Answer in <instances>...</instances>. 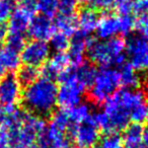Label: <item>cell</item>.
<instances>
[{
	"label": "cell",
	"instance_id": "1",
	"mask_svg": "<svg viewBox=\"0 0 148 148\" xmlns=\"http://www.w3.org/2000/svg\"><path fill=\"white\" fill-rule=\"evenodd\" d=\"M58 86L54 80L39 77L36 81L25 86L21 99L25 108L31 114L46 117L54 113L57 106Z\"/></svg>",
	"mask_w": 148,
	"mask_h": 148
},
{
	"label": "cell",
	"instance_id": "2",
	"mask_svg": "<svg viewBox=\"0 0 148 148\" xmlns=\"http://www.w3.org/2000/svg\"><path fill=\"white\" fill-rule=\"evenodd\" d=\"M125 40L120 37L108 40L91 39L86 50L89 62L101 67H121L126 63Z\"/></svg>",
	"mask_w": 148,
	"mask_h": 148
},
{
	"label": "cell",
	"instance_id": "3",
	"mask_svg": "<svg viewBox=\"0 0 148 148\" xmlns=\"http://www.w3.org/2000/svg\"><path fill=\"white\" fill-rule=\"evenodd\" d=\"M119 70L114 67H101L97 71L89 87L88 99L93 105H103L120 86Z\"/></svg>",
	"mask_w": 148,
	"mask_h": 148
},
{
	"label": "cell",
	"instance_id": "4",
	"mask_svg": "<svg viewBox=\"0 0 148 148\" xmlns=\"http://www.w3.org/2000/svg\"><path fill=\"white\" fill-rule=\"evenodd\" d=\"M45 127L43 118L27 113L21 125L6 129L10 136L11 148H34L38 136Z\"/></svg>",
	"mask_w": 148,
	"mask_h": 148
},
{
	"label": "cell",
	"instance_id": "5",
	"mask_svg": "<svg viewBox=\"0 0 148 148\" xmlns=\"http://www.w3.org/2000/svg\"><path fill=\"white\" fill-rule=\"evenodd\" d=\"M60 86L58 87L57 103L62 109H70L82 103L85 87L77 80L74 68L64 70L58 77Z\"/></svg>",
	"mask_w": 148,
	"mask_h": 148
},
{
	"label": "cell",
	"instance_id": "6",
	"mask_svg": "<svg viewBox=\"0 0 148 148\" xmlns=\"http://www.w3.org/2000/svg\"><path fill=\"white\" fill-rule=\"evenodd\" d=\"M103 113L109 121L110 133H118L125 130L130 122V110L116 91L105 103Z\"/></svg>",
	"mask_w": 148,
	"mask_h": 148
},
{
	"label": "cell",
	"instance_id": "7",
	"mask_svg": "<svg viewBox=\"0 0 148 148\" xmlns=\"http://www.w3.org/2000/svg\"><path fill=\"white\" fill-rule=\"evenodd\" d=\"M36 12L37 7L35 0H21V2L13 9L8 19V32L25 34Z\"/></svg>",
	"mask_w": 148,
	"mask_h": 148
},
{
	"label": "cell",
	"instance_id": "8",
	"mask_svg": "<svg viewBox=\"0 0 148 148\" xmlns=\"http://www.w3.org/2000/svg\"><path fill=\"white\" fill-rule=\"evenodd\" d=\"M129 64L137 71L148 70V42L140 36H130L125 41Z\"/></svg>",
	"mask_w": 148,
	"mask_h": 148
},
{
	"label": "cell",
	"instance_id": "9",
	"mask_svg": "<svg viewBox=\"0 0 148 148\" xmlns=\"http://www.w3.org/2000/svg\"><path fill=\"white\" fill-rule=\"evenodd\" d=\"M51 48L47 42L33 41L25 43L21 51V59L25 65L38 68L42 67L50 58Z\"/></svg>",
	"mask_w": 148,
	"mask_h": 148
},
{
	"label": "cell",
	"instance_id": "10",
	"mask_svg": "<svg viewBox=\"0 0 148 148\" xmlns=\"http://www.w3.org/2000/svg\"><path fill=\"white\" fill-rule=\"evenodd\" d=\"M21 95L23 86L14 74H5L0 78V107H17Z\"/></svg>",
	"mask_w": 148,
	"mask_h": 148
},
{
	"label": "cell",
	"instance_id": "11",
	"mask_svg": "<svg viewBox=\"0 0 148 148\" xmlns=\"http://www.w3.org/2000/svg\"><path fill=\"white\" fill-rule=\"evenodd\" d=\"M69 133L74 142L80 148H95L101 140V132L90 121L72 126Z\"/></svg>",
	"mask_w": 148,
	"mask_h": 148
},
{
	"label": "cell",
	"instance_id": "12",
	"mask_svg": "<svg viewBox=\"0 0 148 148\" xmlns=\"http://www.w3.org/2000/svg\"><path fill=\"white\" fill-rule=\"evenodd\" d=\"M38 148H69L68 133L49 124L39 134L36 141Z\"/></svg>",
	"mask_w": 148,
	"mask_h": 148
},
{
	"label": "cell",
	"instance_id": "13",
	"mask_svg": "<svg viewBox=\"0 0 148 148\" xmlns=\"http://www.w3.org/2000/svg\"><path fill=\"white\" fill-rule=\"evenodd\" d=\"M92 38L88 35L77 31L71 37L68 47V59L72 68H76L84 63V57L89 42Z\"/></svg>",
	"mask_w": 148,
	"mask_h": 148
},
{
	"label": "cell",
	"instance_id": "14",
	"mask_svg": "<svg viewBox=\"0 0 148 148\" xmlns=\"http://www.w3.org/2000/svg\"><path fill=\"white\" fill-rule=\"evenodd\" d=\"M56 32L54 21L45 15H35L27 29V34L33 40L47 42Z\"/></svg>",
	"mask_w": 148,
	"mask_h": 148
},
{
	"label": "cell",
	"instance_id": "15",
	"mask_svg": "<svg viewBox=\"0 0 148 148\" xmlns=\"http://www.w3.org/2000/svg\"><path fill=\"white\" fill-rule=\"evenodd\" d=\"M69 59H68L67 53L61 52V53H55L48 59V61L42 66L40 74L42 77L54 80L58 79L59 75L69 68Z\"/></svg>",
	"mask_w": 148,
	"mask_h": 148
},
{
	"label": "cell",
	"instance_id": "16",
	"mask_svg": "<svg viewBox=\"0 0 148 148\" xmlns=\"http://www.w3.org/2000/svg\"><path fill=\"white\" fill-rule=\"evenodd\" d=\"M95 32L101 40L112 39L121 35L119 15L111 12H106L103 15L99 16Z\"/></svg>",
	"mask_w": 148,
	"mask_h": 148
},
{
	"label": "cell",
	"instance_id": "17",
	"mask_svg": "<svg viewBox=\"0 0 148 148\" xmlns=\"http://www.w3.org/2000/svg\"><path fill=\"white\" fill-rule=\"evenodd\" d=\"M21 64V52L3 46L0 50V75L10 74L19 69Z\"/></svg>",
	"mask_w": 148,
	"mask_h": 148
},
{
	"label": "cell",
	"instance_id": "18",
	"mask_svg": "<svg viewBox=\"0 0 148 148\" xmlns=\"http://www.w3.org/2000/svg\"><path fill=\"white\" fill-rule=\"evenodd\" d=\"M76 18L78 31L85 35L90 36L97 29L99 15L97 11L91 7H83L82 9H80Z\"/></svg>",
	"mask_w": 148,
	"mask_h": 148
},
{
	"label": "cell",
	"instance_id": "19",
	"mask_svg": "<svg viewBox=\"0 0 148 148\" xmlns=\"http://www.w3.org/2000/svg\"><path fill=\"white\" fill-rule=\"evenodd\" d=\"M144 128L139 124H130L124 130L123 140L124 148H144L143 145Z\"/></svg>",
	"mask_w": 148,
	"mask_h": 148
},
{
	"label": "cell",
	"instance_id": "20",
	"mask_svg": "<svg viewBox=\"0 0 148 148\" xmlns=\"http://www.w3.org/2000/svg\"><path fill=\"white\" fill-rule=\"evenodd\" d=\"M120 84L125 88L136 89L141 83V76L129 63H125L119 67Z\"/></svg>",
	"mask_w": 148,
	"mask_h": 148
},
{
	"label": "cell",
	"instance_id": "21",
	"mask_svg": "<svg viewBox=\"0 0 148 148\" xmlns=\"http://www.w3.org/2000/svg\"><path fill=\"white\" fill-rule=\"evenodd\" d=\"M54 25L57 32L64 34L68 37H72L74 34L78 31V25H77V18L76 15H65L59 14L57 15Z\"/></svg>",
	"mask_w": 148,
	"mask_h": 148
},
{
	"label": "cell",
	"instance_id": "22",
	"mask_svg": "<svg viewBox=\"0 0 148 148\" xmlns=\"http://www.w3.org/2000/svg\"><path fill=\"white\" fill-rule=\"evenodd\" d=\"M66 111H67L68 118L72 126L79 125V124L86 122L92 113L90 106L86 103H80L70 109H66Z\"/></svg>",
	"mask_w": 148,
	"mask_h": 148
},
{
	"label": "cell",
	"instance_id": "23",
	"mask_svg": "<svg viewBox=\"0 0 148 148\" xmlns=\"http://www.w3.org/2000/svg\"><path fill=\"white\" fill-rule=\"evenodd\" d=\"M74 70L77 80L85 87V89L90 87L97 71L95 66L90 62H84L80 66L74 68Z\"/></svg>",
	"mask_w": 148,
	"mask_h": 148
},
{
	"label": "cell",
	"instance_id": "24",
	"mask_svg": "<svg viewBox=\"0 0 148 148\" xmlns=\"http://www.w3.org/2000/svg\"><path fill=\"white\" fill-rule=\"evenodd\" d=\"M15 76L21 86H27L39 78L40 71L38 68L25 65L23 67H19V69L17 70V75Z\"/></svg>",
	"mask_w": 148,
	"mask_h": 148
},
{
	"label": "cell",
	"instance_id": "25",
	"mask_svg": "<svg viewBox=\"0 0 148 148\" xmlns=\"http://www.w3.org/2000/svg\"><path fill=\"white\" fill-rule=\"evenodd\" d=\"M148 120V101H142L133 108L130 112V121L134 124L142 125Z\"/></svg>",
	"mask_w": 148,
	"mask_h": 148
},
{
	"label": "cell",
	"instance_id": "26",
	"mask_svg": "<svg viewBox=\"0 0 148 148\" xmlns=\"http://www.w3.org/2000/svg\"><path fill=\"white\" fill-rule=\"evenodd\" d=\"M37 11H40L42 15L53 17L56 15L59 6V0H35Z\"/></svg>",
	"mask_w": 148,
	"mask_h": 148
},
{
	"label": "cell",
	"instance_id": "27",
	"mask_svg": "<svg viewBox=\"0 0 148 148\" xmlns=\"http://www.w3.org/2000/svg\"><path fill=\"white\" fill-rule=\"evenodd\" d=\"M50 124L56 126V127L60 128V129L64 130L67 133H69V130L71 129L72 125L69 121V118H68V114L66 109H61L59 111H56L52 114L51 122Z\"/></svg>",
	"mask_w": 148,
	"mask_h": 148
},
{
	"label": "cell",
	"instance_id": "28",
	"mask_svg": "<svg viewBox=\"0 0 148 148\" xmlns=\"http://www.w3.org/2000/svg\"><path fill=\"white\" fill-rule=\"evenodd\" d=\"M70 43V39L68 36L60 33V32H55L54 35L50 39V48L55 50L56 53H61L68 50Z\"/></svg>",
	"mask_w": 148,
	"mask_h": 148
},
{
	"label": "cell",
	"instance_id": "29",
	"mask_svg": "<svg viewBox=\"0 0 148 148\" xmlns=\"http://www.w3.org/2000/svg\"><path fill=\"white\" fill-rule=\"evenodd\" d=\"M120 27H121V35L131 36L132 32L136 29V18L131 14H120Z\"/></svg>",
	"mask_w": 148,
	"mask_h": 148
},
{
	"label": "cell",
	"instance_id": "30",
	"mask_svg": "<svg viewBox=\"0 0 148 148\" xmlns=\"http://www.w3.org/2000/svg\"><path fill=\"white\" fill-rule=\"evenodd\" d=\"M6 46L13 50L21 52L23 50V46L25 45V34H18V33H9L5 40Z\"/></svg>",
	"mask_w": 148,
	"mask_h": 148
},
{
	"label": "cell",
	"instance_id": "31",
	"mask_svg": "<svg viewBox=\"0 0 148 148\" xmlns=\"http://www.w3.org/2000/svg\"><path fill=\"white\" fill-rule=\"evenodd\" d=\"M99 148H124L122 137L118 133H108L101 139Z\"/></svg>",
	"mask_w": 148,
	"mask_h": 148
},
{
	"label": "cell",
	"instance_id": "32",
	"mask_svg": "<svg viewBox=\"0 0 148 148\" xmlns=\"http://www.w3.org/2000/svg\"><path fill=\"white\" fill-rule=\"evenodd\" d=\"M79 5V0H59L58 11L59 14L73 15L77 10Z\"/></svg>",
	"mask_w": 148,
	"mask_h": 148
},
{
	"label": "cell",
	"instance_id": "33",
	"mask_svg": "<svg viewBox=\"0 0 148 148\" xmlns=\"http://www.w3.org/2000/svg\"><path fill=\"white\" fill-rule=\"evenodd\" d=\"M14 8V0H0V23L8 21Z\"/></svg>",
	"mask_w": 148,
	"mask_h": 148
},
{
	"label": "cell",
	"instance_id": "34",
	"mask_svg": "<svg viewBox=\"0 0 148 148\" xmlns=\"http://www.w3.org/2000/svg\"><path fill=\"white\" fill-rule=\"evenodd\" d=\"M135 0H114V6L120 14H128L132 12Z\"/></svg>",
	"mask_w": 148,
	"mask_h": 148
},
{
	"label": "cell",
	"instance_id": "35",
	"mask_svg": "<svg viewBox=\"0 0 148 148\" xmlns=\"http://www.w3.org/2000/svg\"><path fill=\"white\" fill-rule=\"evenodd\" d=\"M136 29L140 34V37L148 42V14L139 16L136 19Z\"/></svg>",
	"mask_w": 148,
	"mask_h": 148
},
{
	"label": "cell",
	"instance_id": "36",
	"mask_svg": "<svg viewBox=\"0 0 148 148\" xmlns=\"http://www.w3.org/2000/svg\"><path fill=\"white\" fill-rule=\"evenodd\" d=\"M89 3L91 5V8L95 10L108 11L114 6V0H89Z\"/></svg>",
	"mask_w": 148,
	"mask_h": 148
},
{
	"label": "cell",
	"instance_id": "37",
	"mask_svg": "<svg viewBox=\"0 0 148 148\" xmlns=\"http://www.w3.org/2000/svg\"><path fill=\"white\" fill-rule=\"evenodd\" d=\"M132 11H134L138 16L147 15L148 14V0H135Z\"/></svg>",
	"mask_w": 148,
	"mask_h": 148
},
{
	"label": "cell",
	"instance_id": "38",
	"mask_svg": "<svg viewBox=\"0 0 148 148\" xmlns=\"http://www.w3.org/2000/svg\"><path fill=\"white\" fill-rule=\"evenodd\" d=\"M0 148H11L9 133L5 128L0 127Z\"/></svg>",
	"mask_w": 148,
	"mask_h": 148
},
{
	"label": "cell",
	"instance_id": "39",
	"mask_svg": "<svg viewBox=\"0 0 148 148\" xmlns=\"http://www.w3.org/2000/svg\"><path fill=\"white\" fill-rule=\"evenodd\" d=\"M8 35V27L5 23H0V42L4 43Z\"/></svg>",
	"mask_w": 148,
	"mask_h": 148
},
{
	"label": "cell",
	"instance_id": "40",
	"mask_svg": "<svg viewBox=\"0 0 148 148\" xmlns=\"http://www.w3.org/2000/svg\"><path fill=\"white\" fill-rule=\"evenodd\" d=\"M143 145H144V148H148V129L147 130H144Z\"/></svg>",
	"mask_w": 148,
	"mask_h": 148
},
{
	"label": "cell",
	"instance_id": "41",
	"mask_svg": "<svg viewBox=\"0 0 148 148\" xmlns=\"http://www.w3.org/2000/svg\"><path fill=\"white\" fill-rule=\"evenodd\" d=\"M79 1H82V2H87V1H89V0H79Z\"/></svg>",
	"mask_w": 148,
	"mask_h": 148
},
{
	"label": "cell",
	"instance_id": "42",
	"mask_svg": "<svg viewBox=\"0 0 148 148\" xmlns=\"http://www.w3.org/2000/svg\"><path fill=\"white\" fill-rule=\"evenodd\" d=\"M69 148H80V147H78V146H75V147H69Z\"/></svg>",
	"mask_w": 148,
	"mask_h": 148
},
{
	"label": "cell",
	"instance_id": "43",
	"mask_svg": "<svg viewBox=\"0 0 148 148\" xmlns=\"http://www.w3.org/2000/svg\"><path fill=\"white\" fill-rule=\"evenodd\" d=\"M95 148H99V147H95Z\"/></svg>",
	"mask_w": 148,
	"mask_h": 148
},
{
	"label": "cell",
	"instance_id": "44",
	"mask_svg": "<svg viewBox=\"0 0 148 148\" xmlns=\"http://www.w3.org/2000/svg\"><path fill=\"white\" fill-rule=\"evenodd\" d=\"M147 84H148V80H147Z\"/></svg>",
	"mask_w": 148,
	"mask_h": 148
},
{
	"label": "cell",
	"instance_id": "45",
	"mask_svg": "<svg viewBox=\"0 0 148 148\" xmlns=\"http://www.w3.org/2000/svg\"><path fill=\"white\" fill-rule=\"evenodd\" d=\"M147 122H148V120H147Z\"/></svg>",
	"mask_w": 148,
	"mask_h": 148
}]
</instances>
